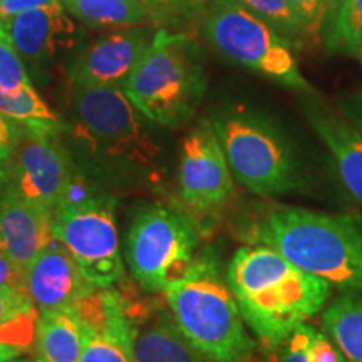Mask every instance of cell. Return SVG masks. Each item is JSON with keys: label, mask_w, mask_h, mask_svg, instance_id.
<instances>
[{"label": "cell", "mask_w": 362, "mask_h": 362, "mask_svg": "<svg viewBox=\"0 0 362 362\" xmlns=\"http://www.w3.org/2000/svg\"><path fill=\"white\" fill-rule=\"evenodd\" d=\"M226 280L245 324L270 349L284 346L293 330L319 314L332 291L324 279L264 245L235 252Z\"/></svg>", "instance_id": "obj_1"}, {"label": "cell", "mask_w": 362, "mask_h": 362, "mask_svg": "<svg viewBox=\"0 0 362 362\" xmlns=\"http://www.w3.org/2000/svg\"><path fill=\"white\" fill-rule=\"evenodd\" d=\"M248 238L337 291L362 292V226L351 216L275 208L252 226Z\"/></svg>", "instance_id": "obj_2"}, {"label": "cell", "mask_w": 362, "mask_h": 362, "mask_svg": "<svg viewBox=\"0 0 362 362\" xmlns=\"http://www.w3.org/2000/svg\"><path fill=\"white\" fill-rule=\"evenodd\" d=\"M163 293L181 334L208 362H252L255 341L215 255H198Z\"/></svg>", "instance_id": "obj_3"}, {"label": "cell", "mask_w": 362, "mask_h": 362, "mask_svg": "<svg viewBox=\"0 0 362 362\" xmlns=\"http://www.w3.org/2000/svg\"><path fill=\"white\" fill-rule=\"evenodd\" d=\"M123 89L153 124H188L206 90L200 47L188 34L158 29Z\"/></svg>", "instance_id": "obj_4"}, {"label": "cell", "mask_w": 362, "mask_h": 362, "mask_svg": "<svg viewBox=\"0 0 362 362\" xmlns=\"http://www.w3.org/2000/svg\"><path fill=\"white\" fill-rule=\"evenodd\" d=\"M233 178L252 193L280 197L305 187V175L288 138L272 121L247 107L211 116Z\"/></svg>", "instance_id": "obj_5"}, {"label": "cell", "mask_w": 362, "mask_h": 362, "mask_svg": "<svg viewBox=\"0 0 362 362\" xmlns=\"http://www.w3.org/2000/svg\"><path fill=\"white\" fill-rule=\"evenodd\" d=\"M71 107V133L93 155L133 170H156L163 149L153 123L123 88H72Z\"/></svg>", "instance_id": "obj_6"}, {"label": "cell", "mask_w": 362, "mask_h": 362, "mask_svg": "<svg viewBox=\"0 0 362 362\" xmlns=\"http://www.w3.org/2000/svg\"><path fill=\"white\" fill-rule=\"evenodd\" d=\"M203 34L221 56L297 90H310L291 42L238 0H211Z\"/></svg>", "instance_id": "obj_7"}, {"label": "cell", "mask_w": 362, "mask_h": 362, "mask_svg": "<svg viewBox=\"0 0 362 362\" xmlns=\"http://www.w3.org/2000/svg\"><path fill=\"white\" fill-rule=\"evenodd\" d=\"M197 230L192 221L163 205L138 211L124 240L128 267L144 291L165 292L188 274L198 259Z\"/></svg>", "instance_id": "obj_8"}, {"label": "cell", "mask_w": 362, "mask_h": 362, "mask_svg": "<svg viewBox=\"0 0 362 362\" xmlns=\"http://www.w3.org/2000/svg\"><path fill=\"white\" fill-rule=\"evenodd\" d=\"M115 208L110 194L71 187L54 210V237L96 288H111L124 274Z\"/></svg>", "instance_id": "obj_9"}, {"label": "cell", "mask_w": 362, "mask_h": 362, "mask_svg": "<svg viewBox=\"0 0 362 362\" xmlns=\"http://www.w3.org/2000/svg\"><path fill=\"white\" fill-rule=\"evenodd\" d=\"M72 175L74 166L59 134L21 129L19 143L8 160V188L54 214L74 183Z\"/></svg>", "instance_id": "obj_10"}, {"label": "cell", "mask_w": 362, "mask_h": 362, "mask_svg": "<svg viewBox=\"0 0 362 362\" xmlns=\"http://www.w3.org/2000/svg\"><path fill=\"white\" fill-rule=\"evenodd\" d=\"M233 180L214 124L203 117L181 143L178 163L181 200L198 214H210L233 197Z\"/></svg>", "instance_id": "obj_11"}, {"label": "cell", "mask_w": 362, "mask_h": 362, "mask_svg": "<svg viewBox=\"0 0 362 362\" xmlns=\"http://www.w3.org/2000/svg\"><path fill=\"white\" fill-rule=\"evenodd\" d=\"M153 27L116 29L89 44L69 69L72 88H123L155 37Z\"/></svg>", "instance_id": "obj_12"}, {"label": "cell", "mask_w": 362, "mask_h": 362, "mask_svg": "<svg viewBox=\"0 0 362 362\" xmlns=\"http://www.w3.org/2000/svg\"><path fill=\"white\" fill-rule=\"evenodd\" d=\"M76 310L84 325L81 362H136L134 325L119 293L96 288Z\"/></svg>", "instance_id": "obj_13"}, {"label": "cell", "mask_w": 362, "mask_h": 362, "mask_svg": "<svg viewBox=\"0 0 362 362\" xmlns=\"http://www.w3.org/2000/svg\"><path fill=\"white\" fill-rule=\"evenodd\" d=\"M16 51L30 64H42L69 52L79 44L83 29L64 4L33 8L2 21Z\"/></svg>", "instance_id": "obj_14"}, {"label": "cell", "mask_w": 362, "mask_h": 362, "mask_svg": "<svg viewBox=\"0 0 362 362\" xmlns=\"http://www.w3.org/2000/svg\"><path fill=\"white\" fill-rule=\"evenodd\" d=\"M96 291L78 262L61 243L40 252L25 270V292L39 314L76 309Z\"/></svg>", "instance_id": "obj_15"}, {"label": "cell", "mask_w": 362, "mask_h": 362, "mask_svg": "<svg viewBox=\"0 0 362 362\" xmlns=\"http://www.w3.org/2000/svg\"><path fill=\"white\" fill-rule=\"evenodd\" d=\"M54 237V214L7 188L0 197V252L22 270L44 252Z\"/></svg>", "instance_id": "obj_16"}, {"label": "cell", "mask_w": 362, "mask_h": 362, "mask_svg": "<svg viewBox=\"0 0 362 362\" xmlns=\"http://www.w3.org/2000/svg\"><path fill=\"white\" fill-rule=\"evenodd\" d=\"M310 123L332 156L344 189L362 208V133L336 112L322 107L309 111Z\"/></svg>", "instance_id": "obj_17"}, {"label": "cell", "mask_w": 362, "mask_h": 362, "mask_svg": "<svg viewBox=\"0 0 362 362\" xmlns=\"http://www.w3.org/2000/svg\"><path fill=\"white\" fill-rule=\"evenodd\" d=\"M131 320L134 325L136 362H208L181 334L171 314L160 310L139 320L131 317Z\"/></svg>", "instance_id": "obj_18"}, {"label": "cell", "mask_w": 362, "mask_h": 362, "mask_svg": "<svg viewBox=\"0 0 362 362\" xmlns=\"http://www.w3.org/2000/svg\"><path fill=\"white\" fill-rule=\"evenodd\" d=\"M84 346L83 319L76 309L42 312L35 330L37 362H81Z\"/></svg>", "instance_id": "obj_19"}, {"label": "cell", "mask_w": 362, "mask_h": 362, "mask_svg": "<svg viewBox=\"0 0 362 362\" xmlns=\"http://www.w3.org/2000/svg\"><path fill=\"white\" fill-rule=\"evenodd\" d=\"M67 12L93 29H124L156 25L155 16L141 0H62Z\"/></svg>", "instance_id": "obj_20"}, {"label": "cell", "mask_w": 362, "mask_h": 362, "mask_svg": "<svg viewBox=\"0 0 362 362\" xmlns=\"http://www.w3.org/2000/svg\"><path fill=\"white\" fill-rule=\"evenodd\" d=\"M324 332L332 339L346 362H362V297L346 292L322 314Z\"/></svg>", "instance_id": "obj_21"}, {"label": "cell", "mask_w": 362, "mask_h": 362, "mask_svg": "<svg viewBox=\"0 0 362 362\" xmlns=\"http://www.w3.org/2000/svg\"><path fill=\"white\" fill-rule=\"evenodd\" d=\"M39 310L25 291L0 287V341L29 351L35 342Z\"/></svg>", "instance_id": "obj_22"}, {"label": "cell", "mask_w": 362, "mask_h": 362, "mask_svg": "<svg viewBox=\"0 0 362 362\" xmlns=\"http://www.w3.org/2000/svg\"><path fill=\"white\" fill-rule=\"evenodd\" d=\"M0 115L11 117L22 128L52 134H61L66 129L56 112L35 93L33 84L16 89H6L0 86Z\"/></svg>", "instance_id": "obj_23"}, {"label": "cell", "mask_w": 362, "mask_h": 362, "mask_svg": "<svg viewBox=\"0 0 362 362\" xmlns=\"http://www.w3.org/2000/svg\"><path fill=\"white\" fill-rule=\"evenodd\" d=\"M238 2L265 21L291 44H304L310 40L304 24L287 0H238Z\"/></svg>", "instance_id": "obj_24"}, {"label": "cell", "mask_w": 362, "mask_h": 362, "mask_svg": "<svg viewBox=\"0 0 362 362\" xmlns=\"http://www.w3.org/2000/svg\"><path fill=\"white\" fill-rule=\"evenodd\" d=\"M329 44L334 49L357 52L362 47V0H341L332 19Z\"/></svg>", "instance_id": "obj_25"}, {"label": "cell", "mask_w": 362, "mask_h": 362, "mask_svg": "<svg viewBox=\"0 0 362 362\" xmlns=\"http://www.w3.org/2000/svg\"><path fill=\"white\" fill-rule=\"evenodd\" d=\"M304 24L310 40L319 39L325 24L337 11L341 0H287Z\"/></svg>", "instance_id": "obj_26"}, {"label": "cell", "mask_w": 362, "mask_h": 362, "mask_svg": "<svg viewBox=\"0 0 362 362\" xmlns=\"http://www.w3.org/2000/svg\"><path fill=\"white\" fill-rule=\"evenodd\" d=\"M0 86L6 89L30 86L24 59L16 51L11 40L2 37H0Z\"/></svg>", "instance_id": "obj_27"}, {"label": "cell", "mask_w": 362, "mask_h": 362, "mask_svg": "<svg viewBox=\"0 0 362 362\" xmlns=\"http://www.w3.org/2000/svg\"><path fill=\"white\" fill-rule=\"evenodd\" d=\"M153 16L156 24H181L198 12L202 0H141Z\"/></svg>", "instance_id": "obj_28"}, {"label": "cell", "mask_w": 362, "mask_h": 362, "mask_svg": "<svg viewBox=\"0 0 362 362\" xmlns=\"http://www.w3.org/2000/svg\"><path fill=\"white\" fill-rule=\"evenodd\" d=\"M307 361L309 362H346L342 352L325 332L310 327L309 342H307Z\"/></svg>", "instance_id": "obj_29"}, {"label": "cell", "mask_w": 362, "mask_h": 362, "mask_svg": "<svg viewBox=\"0 0 362 362\" xmlns=\"http://www.w3.org/2000/svg\"><path fill=\"white\" fill-rule=\"evenodd\" d=\"M309 324H302L291 334V337L284 342V354L280 362H309L307 361V342L310 336Z\"/></svg>", "instance_id": "obj_30"}, {"label": "cell", "mask_w": 362, "mask_h": 362, "mask_svg": "<svg viewBox=\"0 0 362 362\" xmlns=\"http://www.w3.org/2000/svg\"><path fill=\"white\" fill-rule=\"evenodd\" d=\"M22 126L11 117L0 115V161H8L21 138Z\"/></svg>", "instance_id": "obj_31"}, {"label": "cell", "mask_w": 362, "mask_h": 362, "mask_svg": "<svg viewBox=\"0 0 362 362\" xmlns=\"http://www.w3.org/2000/svg\"><path fill=\"white\" fill-rule=\"evenodd\" d=\"M59 4H62V0H0V22L33 8L59 6Z\"/></svg>", "instance_id": "obj_32"}, {"label": "cell", "mask_w": 362, "mask_h": 362, "mask_svg": "<svg viewBox=\"0 0 362 362\" xmlns=\"http://www.w3.org/2000/svg\"><path fill=\"white\" fill-rule=\"evenodd\" d=\"M0 287H13L25 291V270L16 265L0 252Z\"/></svg>", "instance_id": "obj_33"}, {"label": "cell", "mask_w": 362, "mask_h": 362, "mask_svg": "<svg viewBox=\"0 0 362 362\" xmlns=\"http://www.w3.org/2000/svg\"><path fill=\"white\" fill-rule=\"evenodd\" d=\"M22 354H24V351H21L19 347H13L11 344L0 341V362H6L8 359H12V357H17Z\"/></svg>", "instance_id": "obj_34"}, {"label": "cell", "mask_w": 362, "mask_h": 362, "mask_svg": "<svg viewBox=\"0 0 362 362\" xmlns=\"http://www.w3.org/2000/svg\"><path fill=\"white\" fill-rule=\"evenodd\" d=\"M8 188V161H0V197Z\"/></svg>", "instance_id": "obj_35"}, {"label": "cell", "mask_w": 362, "mask_h": 362, "mask_svg": "<svg viewBox=\"0 0 362 362\" xmlns=\"http://www.w3.org/2000/svg\"><path fill=\"white\" fill-rule=\"evenodd\" d=\"M352 119H354V124L361 129V133H362V99H361V103L357 104V110L352 112Z\"/></svg>", "instance_id": "obj_36"}, {"label": "cell", "mask_w": 362, "mask_h": 362, "mask_svg": "<svg viewBox=\"0 0 362 362\" xmlns=\"http://www.w3.org/2000/svg\"><path fill=\"white\" fill-rule=\"evenodd\" d=\"M6 362H37V359H33V357H25V356H17V357H12V359H8Z\"/></svg>", "instance_id": "obj_37"}, {"label": "cell", "mask_w": 362, "mask_h": 362, "mask_svg": "<svg viewBox=\"0 0 362 362\" xmlns=\"http://www.w3.org/2000/svg\"><path fill=\"white\" fill-rule=\"evenodd\" d=\"M0 37H2V39H8L7 33H6V30H4V27H2V22H0ZM8 40H11V39H8Z\"/></svg>", "instance_id": "obj_38"}, {"label": "cell", "mask_w": 362, "mask_h": 362, "mask_svg": "<svg viewBox=\"0 0 362 362\" xmlns=\"http://www.w3.org/2000/svg\"><path fill=\"white\" fill-rule=\"evenodd\" d=\"M361 54H362V47H361Z\"/></svg>", "instance_id": "obj_39"}]
</instances>
